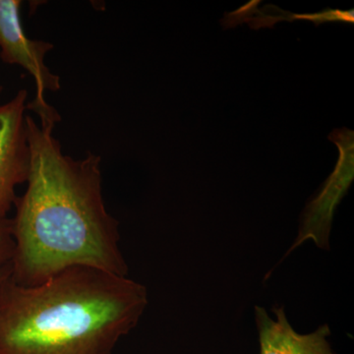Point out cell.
Here are the masks:
<instances>
[{
    "label": "cell",
    "instance_id": "52a82bcc",
    "mask_svg": "<svg viewBox=\"0 0 354 354\" xmlns=\"http://www.w3.org/2000/svg\"><path fill=\"white\" fill-rule=\"evenodd\" d=\"M11 274V262L0 264V283Z\"/></svg>",
    "mask_w": 354,
    "mask_h": 354
},
{
    "label": "cell",
    "instance_id": "7a4b0ae2",
    "mask_svg": "<svg viewBox=\"0 0 354 354\" xmlns=\"http://www.w3.org/2000/svg\"><path fill=\"white\" fill-rule=\"evenodd\" d=\"M146 286L88 267L41 285L0 283V354H113L148 306Z\"/></svg>",
    "mask_w": 354,
    "mask_h": 354
},
{
    "label": "cell",
    "instance_id": "6da1fadb",
    "mask_svg": "<svg viewBox=\"0 0 354 354\" xmlns=\"http://www.w3.org/2000/svg\"><path fill=\"white\" fill-rule=\"evenodd\" d=\"M26 127L31 165L11 218V278L20 286H38L73 267L127 277L120 223L102 194L101 156L65 155L55 127H43L29 114Z\"/></svg>",
    "mask_w": 354,
    "mask_h": 354
},
{
    "label": "cell",
    "instance_id": "5b68a950",
    "mask_svg": "<svg viewBox=\"0 0 354 354\" xmlns=\"http://www.w3.org/2000/svg\"><path fill=\"white\" fill-rule=\"evenodd\" d=\"M272 311L274 320L265 308L255 306L260 354H337L328 341L330 330L327 324L310 334H298L288 322L283 307L274 306Z\"/></svg>",
    "mask_w": 354,
    "mask_h": 354
},
{
    "label": "cell",
    "instance_id": "8992f818",
    "mask_svg": "<svg viewBox=\"0 0 354 354\" xmlns=\"http://www.w3.org/2000/svg\"><path fill=\"white\" fill-rule=\"evenodd\" d=\"M14 241L11 218H0V264L11 262Z\"/></svg>",
    "mask_w": 354,
    "mask_h": 354
},
{
    "label": "cell",
    "instance_id": "ba28073f",
    "mask_svg": "<svg viewBox=\"0 0 354 354\" xmlns=\"http://www.w3.org/2000/svg\"><path fill=\"white\" fill-rule=\"evenodd\" d=\"M2 90H3V88H2V86L0 85V95H1Z\"/></svg>",
    "mask_w": 354,
    "mask_h": 354
},
{
    "label": "cell",
    "instance_id": "3957f363",
    "mask_svg": "<svg viewBox=\"0 0 354 354\" xmlns=\"http://www.w3.org/2000/svg\"><path fill=\"white\" fill-rule=\"evenodd\" d=\"M21 0H0V57L7 64L22 67L32 77L36 92L27 109L39 116V124L55 127L60 115L46 102V93L58 92L62 83L59 76L53 73L44 62L55 46L27 36L21 19Z\"/></svg>",
    "mask_w": 354,
    "mask_h": 354
},
{
    "label": "cell",
    "instance_id": "277c9868",
    "mask_svg": "<svg viewBox=\"0 0 354 354\" xmlns=\"http://www.w3.org/2000/svg\"><path fill=\"white\" fill-rule=\"evenodd\" d=\"M28 91L21 88L12 99L0 104V218H9L15 206L16 188L27 183L31 153L26 118Z\"/></svg>",
    "mask_w": 354,
    "mask_h": 354
}]
</instances>
